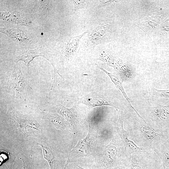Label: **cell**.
I'll list each match as a JSON object with an SVG mask.
<instances>
[{"label":"cell","instance_id":"obj_1","mask_svg":"<svg viewBox=\"0 0 169 169\" xmlns=\"http://www.w3.org/2000/svg\"><path fill=\"white\" fill-rule=\"evenodd\" d=\"M128 130L129 138L138 146L147 150L167 141L165 132L154 128L141 118L134 120Z\"/></svg>","mask_w":169,"mask_h":169},{"label":"cell","instance_id":"obj_2","mask_svg":"<svg viewBox=\"0 0 169 169\" xmlns=\"http://www.w3.org/2000/svg\"><path fill=\"white\" fill-rule=\"evenodd\" d=\"M124 117L123 114L120 116L118 121L117 130L123 144L125 154L128 158L134 153L147 151L148 150L138 146L129 138L128 132L125 130L123 127Z\"/></svg>","mask_w":169,"mask_h":169},{"label":"cell","instance_id":"obj_3","mask_svg":"<svg viewBox=\"0 0 169 169\" xmlns=\"http://www.w3.org/2000/svg\"><path fill=\"white\" fill-rule=\"evenodd\" d=\"M88 32L87 30L80 35L69 37L64 41L61 50L60 59L62 62L69 60L77 52L81 39Z\"/></svg>","mask_w":169,"mask_h":169},{"label":"cell","instance_id":"obj_4","mask_svg":"<svg viewBox=\"0 0 169 169\" xmlns=\"http://www.w3.org/2000/svg\"><path fill=\"white\" fill-rule=\"evenodd\" d=\"M10 81L11 86L17 97H21L25 93L27 95L26 80L22 72L20 67L18 64L14 66Z\"/></svg>","mask_w":169,"mask_h":169},{"label":"cell","instance_id":"obj_5","mask_svg":"<svg viewBox=\"0 0 169 169\" xmlns=\"http://www.w3.org/2000/svg\"><path fill=\"white\" fill-rule=\"evenodd\" d=\"M91 140V135L89 132L84 138L79 141L74 148L70 151L64 169L69 163L71 162L74 157L77 158L86 156L90 154Z\"/></svg>","mask_w":169,"mask_h":169},{"label":"cell","instance_id":"obj_6","mask_svg":"<svg viewBox=\"0 0 169 169\" xmlns=\"http://www.w3.org/2000/svg\"><path fill=\"white\" fill-rule=\"evenodd\" d=\"M14 119L17 125L25 135L29 136L39 132L38 125L26 116L14 111Z\"/></svg>","mask_w":169,"mask_h":169},{"label":"cell","instance_id":"obj_7","mask_svg":"<svg viewBox=\"0 0 169 169\" xmlns=\"http://www.w3.org/2000/svg\"><path fill=\"white\" fill-rule=\"evenodd\" d=\"M42 56L46 59L52 63L50 59L46 54L39 50L27 49L18 51L14 57V61L17 63L18 61H23L28 68V82L29 84V67L30 62L36 57Z\"/></svg>","mask_w":169,"mask_h":169},{"label":"cell","instance_id":"obj_8","mask_svg":"<svg viewBox=\"0 0 169 169\" xmlns=\"http://www.w3.org/2000/svg\"><path fill=\"white\" fill-rule=\"evenodd\" d=\"M147 151L132 154L128 158L129 169H151Z\"/></svg>","mask_w":169,"mask_h":169},{"label":"cell","instance_id":"obj_9","mask_svg":"<svg viewBox=\"0 0 169 169\" xmlns=\"http://www.w3.org/2000/svg\"><path fill=\"white\" fill-rule=\"evenodd\" d=\"M161 161L164 169L169 168V144L167 141L152 148Z\"/></svg>","mask_w":169,"mask_h":169},{"label":"cell","instance_id":"obj_10","mask_svg":"<svg viewBox=\"0 0 169 169\" xmlns=\"http://www.w3.org/2000/svg\"><path fill=\"white\" fill-rule=\"evenodd\" d=\"M76 100L79 103L84 104L90 108L107 105L113 106L116 108V107L114 105L100 98H93L89 96L84 97L77 98Z\"/></svg>","mask_w":169,"mask_h":169},{"label":"cell","instance_id":"obj_11","mask_svg":"<svg viewBox=\"0 0 169 169\" xmlns=\"http://www.w3.org/2000/svg\"><path fill=\"white\" fill-rule=\"evenodd\" d=\"M90 34L88 43L90 46H95L101 43L105 32V28L103 26H100L92 30Z\"/></svg>","mask_w":169,"mask_h":169},{"label":"cell","instance_id":"obj_12","mask_svg":"<svg viewBox=\"0 0 169 169\" xmlns=\"http://www.w3.org/2000/svg\"><path fill=\"white\" fill-rule=\"evenodd\" d=\"M114 68L123 80H127L132 76L131 72L126 64L117 57H116Z\"/></svg>","mask_w":169,"mask_h":169},{"label":"cell","instance_id":"obj_13","mask_svg":"<svg viewBox=\"0 0 169 169\" xmlns=\"http://www.w3.org/2000/svg\"><path fill=\"white\" fill-rule=\"evenodd\" d=\"M0 32L11 38L15 39L20 42L26 41L30 39L27 35L18 29L1 27Z\"/></svg>","mask_w":169,"mask_h":169},{"label":"cell","instance_id":"obj_14","mask_svg":"<svg viewBox=\"0 0 169 169\" xmlns=\"http://www.w3.org/2000/svg\"><path fill=\"white\" fill-rule=\"evenodd\" d=\"M98 66L99 67V68H100L101 70H103L110 77L112 81L115 84L116 87L117 88L119 89L121 91V92L123 94L124 96L128 102V104L129 105V106L133 109V110L135 111V112L139 116H140V115L132 105L130 102L129 98L127 95L124 90V89L122 85L121 82L120 81V80L115 75L113 74L106 71L102 67L99 66Z\"/></svg>","mask_w":169,"mask_h":169},{"label":"cell","instance_id":"obj_15","mask_svg":"<svg viewBox=\"0 0 169 169\" xmlns=\"http://www.w3.org/2000/svg\"><path fill=\"white\" fill-rule=\"evenodd\" d=\"M42 147L44 158L48 161L50 169H57L56 160L54 154L51 149L42 143H36Z\"/></svg>","mask_w":169,"mask_h":169},{"label":"cell","instance_id":"obj_16","mask_svg":"<svg viewBox=\"0 0 169 169\" xmlns=\"http://www.w3.org/2000/svg\"><path fill=\"white\" fill-rule=\"evenodd\" d=\"M50 121L57 128L61 129H65L66 123L64 118L60 114L56 113H49L44 118Z\"/></svg>","mask_w":169,"mask_h":169},{"label":"cell","instance_id":"obj_17","mask_svg":"<svg viewBox=\"0 0 169 169\" xmlns=\"http://www.w3.org/2000/svg\"><path fill=\"white\" fill-rule=\"evenodd\" d=\"M57 111L73 127L76 123L75 117L70 109L59 104L57 106Z\"/></svg>","mask_w":169,"mask_h":169},{"label":"cell","instance_id":"obj_18","mask_svg":"<svg viewBox=\"0 0 169 169\" xmlns=\"http://www.w3.org/2000/svg\"><path fill=\"white\" fill-rule=\"evenodd\" d=\"M0 18L5 21L18 24L27 25L29 23L26 20L9 12H1Z\"/></svg>","mask_w":169,"mask_h":169},{"label":"cell","instance_id":"obj_19","mask_svg":"<svg viewBox=\"0 0 169 169\" xmlns=\"http://www.w3.org/2000/svg\"><path fill=\"white\" fill-rule=\"evenodd\" d=\"M116 57L109 52H104L101 54L99 59L106 64L114 68L115 64Z\"/></svg>","mask_w":169,"mask_h":169},{"label":"cell","instance_id":"obj_20","mask_svg":"<svg viewBox=\"0 0 169 169\" xmlns=\"http://www.w3.org/2000/svg\"><path fill=\"white\" fill-rule=\"evenodd\" d=\"M0 158H3L8 169H12L13 164L16 157V155L10 152H1Z\"/></svg>","mask_w":169,"mask_h":169},{"label":"cell","instance_id":"obj_21","mask_svg":"<svg viewBox=\"0 0 169 169\" xmlns=\"http://www.w3.org/2000/svg\"><path fill=\"white\" fill-rule=\"evenodd\" d=\"M74 5V12L79 9L86 8L87 5L85 0H72Z\"/></svg>","mask_w":169,"mask_h":169},{"label":"cell","instance_id":"obj_22","mask_svg":"<svg viewBox=\"0 0 169 169\" xmlns=\"http://www.w3.org/2000/svg\"><path fill=\"white\" fill-rule=\"evenodd\" d=\"M154 91L160 97L169 98V90H162L154 88Z\"/></svg>","mask_w":169,"mask_h":169},{"label":"cell","instance_id":"obj_23","mask_svg":"<svg viewBox=\"0 0 169 169\" xmlns=\"http://www.w3.org/2000/svg\"><path fill=\"white\" fill-rule=\"evenodd\" d=\"M41 7L43 10L46 12L49 13V1L41 0Z\"/></svg>","mask_w":169,"mask_h":169},{"label":"cell","instance_id":"obj_24","mask_svg":"<svg viewBox=\"0 0 169 169\" xmlns=\"http://www.w3.org/2000/svg\"><path fill=\"white\" fill-rule=\"evenodd\" d=\"M117 1L115 0H99V4L100 6H104Z\"/></svg>","mask_w":169,"mask_h":169},{"label":"cell","instance_id":"obj_25","mask_svg":"<svg viewBox=\"0 0 169 169\" xmlns=\"http://www.w3.org/2000/svg\"><path fill=\"white\" fill-rule=\"evenodd\" d=\"M23 167L22 169H29V168H28L27 164L25 162V161H24L23 160Z\"/></svg>","mask_w":169,"mask_h":169},{"label":"cell","instance_id":"obj_26","mask_svg":"<svg viewBox=\"0 0 169 169\" xmlns=\"http://www.w3.org/2000/svg\"><path fill=\"white\" fill-rule=\"evenodd\" d=\"M167 138V141L169 144V131L165 133Z\"/></svg>","mask_w":169,"mask_h":169},{"label":"cell","instance_id":"obj_27","mask_svg":"<svg viewBox=\"0 0 169 169\" xmlns=\"http://www.w3.org/2000/svg\"><path fill=\"white\" fill-rule=\"evenodd\" d=\"M117 169H129L128 167L125 166H123L118 168Z\"/></svg>","mask_w":169,"mask_h":169},{"label":"cell","instance_id":"obj_28","mask_svg":"<svg viewBox=\"0 0 169 169\" xmlns=\"http://www.w3.org/2000/svg\"><path fill=\"white\" fill-rule=\"evenodd\" d=\"M78 166V169H85V168H84L80 167L79 166Z\"/></svg>","mask_w":169,"mask_h":169},{"label":"cell","instance_id":"obj_29","mask_svg":"<svg viewBox=\"0 0 169 169\" xmlns=\"http://www.w3.org/2000/svg\"><path fill=\"white\" fill-rule=\"evenodd\" d=\"M169 169V168H167V169Z\"/></svg>","mask_w":169,"mask_h":169}]
</instances>
